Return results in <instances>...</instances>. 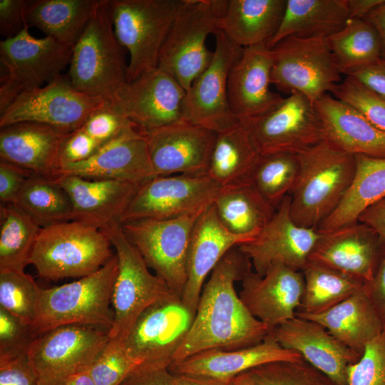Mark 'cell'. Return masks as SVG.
Masks as SVG:
<instances>
[{"instance_id":"obj_1","label":"cell","mask_w":385,"mask_h":385,"mask_svg":"<svg viewBox=\"0 0 385 385\" xmlns=\"http://www.w3.org/2000/svg\"><path fill=\"white\" fill-rule=\"evenodd\" d=\"M251 266L237 246L219 261L202 287L190 328L171 365L210 349L249 347L270 333L248 311L235 288V282L242 281L251 272Z\"/></svg>"},{"instance_id":"obj_2","label":"cell","mask_w":385,"mask_h":385,"mask_svg":"<svg viewBox=\"0 0 385 385\" xmlns=\"http://www.w3.org/2000/svg\"><path fill=\"white\" fill-rule=\"evenodd\" d=\"M300 169L289 194L290 215L304 227H317L339 206L355 172V155L326 140L298 154Z\"/></svg>"},{"instance_id":"obj_3","label":"cell","mask_w":385,"mask_h":385,"mask_svg":"<svg viewBox=\"0 0 385 385\" xmlns=\"http://www.w3.org/2000/svg\"><path fill=\"white\" fill-rule=\"evenodd\" d=\"M114 255L98 271L79 279L42 289L33 328L38 335L65 325H89L110 331L112 294L118 273Z\"/></svg>"},{"instance_id":"obj_4","label":"cell","mask_w":385,"mask_h":385,"mask_svg":"<svg viewBox=\"0 0 385 385\" xmlns=\"http://www.w3.org/2000/svg\"><path fill=\"white\" fill-rule=\"evenodd\" d=\"M68 77L77 90L108 101L128 81L124 48L114 31L108 0H97L72 48Z\"/></svg>"},{"instance_id":"obj_5","label":"cell","mask_w":385,"mask_h":385,"mask_svg":"<svg viewBox=\"0 0 385 385\" xmlns=\"http://www.w3.org/2000/svg\"><path fill=\"white\" fill-rule=\"evenodd\" d=\"M99 228L78 220L42 227L29 264L46 279L83 277L100 270L113 255Z\"/></svg>"},{"instance_id":"obj_6","label":"cell","mask_w":385,"mask_h":385,"mask_svg":"<svg viewBox=\"0 0 385 385\" xmlns=\"http://www.w3.org/2000/svg\"><path fill=\"white\" fill-rule=\"evenodd\" d=\"M228 0H183L160 48L158 68L188 91L210 65L214 52L206 45L219 30Z\"/></svg>"},{"instance_id":"obj_7","label":"cell","mask_w":385,"mask_h":385,"mask_svg":"<svg viewBox=\"0 0 385 385\" xmlns=\"http://www.w3.org/2000/svg\"><path fill=\"white\" fill-rule=\"evenodd\" d=\"M101 230L115 250L118 266L112 294L113 324L109 337L123 342L138 317L148 307L162 301L181 299L165 280L150 272L119 222Z\"/></svg>"},{"instance_id":"obj_8","label":"cell","mask_w":385,"mask_h":385,"mask_svg":"<svg viewBox=\"0 0 385 385\" xmlns=\"http://www.w3.org/2000/svg\"><path fill=\"white\" fill-rule=\"evenodd\" d=\"M183 0H108L117 38L130 54L128 81L158 68L163 43Z\"/></svg>"},{"instance_id":"obj_9","label":"cell","mask_w":385,"mask_h":385,"mask_svg":"<svg viewBox=\"0 0 385 385\" xmlns=\"http://www.w3.org/2000/svg\"><path fill=\"white\" fill-rule=\"evenodd\" d=\"M72 48L46 36L36 38L29 26L0 43V113L21 93L41 87L70 63Z\"/></svg>"},{"instance_id":"obj_10","label":"cell","mask_w":385,"mask_h":385,"mask_svg":"<svg viewBox=\"0 0 385 385\" xmlns=\"http://www.w3.org/2000/svg\"><path fill=\"white\" fill-rule=\"evenodd\" d=\"M270 49L271 84L284 93L299 92L314 103L342 80L326 37L289 36Z\"/></svg>"},{"instance_id":"obj_11","label":"cell","mask_w":385,"mask_h":385,"mask_svg":"<svg viewBox=\"0 0 385 385\" xmlns=\"http://www.w3.org/2000/svg\"><path fill=\"white\" fill-rule=\"evenodd\" d=\"M205 208L170 219H144L120 223L126 237L148 267L165 280L180 299L187 283L192 231Z\"/></svg>"},{"instance_id":"obj_12","label":"cell","mask_w":385,"mask_h":385,"mask_svg":"<svg viewBox=\"0 0 385 385\" xmlns=\"http://www.w3.org/2000/svg\"><path fill=\"white\" fill-rule=\"evenodd\" d=\"M109 339V331L80 324L38 335L27 354L39 385H63L71 376L89 369Z\"/></svg>"},{"instance_id":"obj_13","label":"cell","mask_w":385,"mask_h":385,"mask_svg":"<svg viewBox=\"0 0 385 385\" xmlns=\"http://www.w3.org/2000/svg\"><path fill=\"white\" fill-rule=\"evenodd\" d=\"M106 103L103 98L77 90L67 76L61 74L46 85L17 96L0 113V128L35 122L72 133Z\"/></svg>"},{"instance_id":"obj_14","label":"cell","mask_w":385,"mask_h":385,"mask_svg":"<svg viewBox=\"0 0 385 385\" xmlns=\"http://www.w3.org/2000/svg\"><path fill=\"white\" fill-rule=\"evenodd\" d=\"M214 35L216 45L212 59L185 91L181 120L218 133L240 123L230 108L227 81L243 48L231 41L220 30Z\"/></svg>"},{"instance_id":"obj_15","label":"cell","mask_w":385,"mask_h":385,"mask_svg":"<svg viewBox=\"0 0 385 385\" xmlns=\"http://www.w3.org/2000/svg\"><path fill=\"white\" fill-rule=\"evenodd\" d=\"M195 315L181 299L162 301L145 309L123 341L138 368L168 369Z\"/></svg>"},{"instance_id":"obj_16","label":"cell","mask_w":385,"mask_h":385,"mask_svg":"<svg viewBox=\"0 0 385 385\" xmlns=\"http://www.w3.org/2000/svg\"><path fill=\"white\" fill-rule=\"evenodd\" d=\"M260 154H299L324 140L323 128L314 104L293 92L266 114L242 123Z\"/></svg>"},{"instance_id":"obj_17","label":"cell","mask_w":385,"mask_h":385,"mask_svg":"<svg viewBox=\"0 0 385 385\" xmlns=\"http://www.w3.org/2000/svg\"><path fill=\"white\" fill-rule=\"evenodd\" d=\"M220 190L207 174L156 176L139 186L119 222L182 216L212 204Z\"/></svg>"},{"instance_id":"obj_18","label":"cell","mask_w":385,"mask_h":385,"mask_svg":"<svg viewBox=\"0 0 385 385\" xmlns=\"http://www.w3.org/2000/svg\"><path fill=\"white\" fill-rule=\"evenodd\" d=\"M185 94L170 74L156 68L125 83L106 103L145 133L181 120Z\"/></svg>"},{"instance_id":"obj_19","label":"cell","mask_w":385,"mask_h":385,"mask_svg":"<svg viewBox=\"0 0 385 385\" xmlns=\"http://www.w3.org/2000/svg\"><path fill=\"white\" fill-rule=\"evenodd\" d=\"M290 201L287 195L270 222L252 240L237 246L260 276L276 265L302 271L321 235L317 227H301L293 221Z\"/></svg>"},{"instance_id":"obj_20","label":"cell","mask_w":385,"mask_h":385,"mask_svg":"<svg viewBox=\"0 0 385 385\" xmlns=\"http://www.w3.org/2000/svg\"><path fill=\"white\" fill-rule=\"evenodd\" d=\"M143 133L155 177L206 174L215 132L181 120Z\"/></svg>"},{"instance_id":"obj_21","label":"cell","mask_w":385,"mask_h":385,"mask_svg":"<svg viewBox=\"0 0 385 385\" xmlns=\"http://www.w3.org/2000/svg\"><path fill=\"white\" fill-rule=\"evenodd\" d=\"M60 175L115 180L138 185L155 177L145 135L135 125L104 143L88 159L61 167L53 178Z\"/></svg>"},{"instance_id":"obj_22","label":"cell","mask_w":385,"mask_h":385,"mask_svg":"<svg viewBox=\"0 0 385 385\" xmlns=\"http://www.w3.org/2000/svg\"><path fill=\"white\" fill-rule=\"evenodd\" d=\"M384 250L375 230L358 221L321 232L309 261L367 283L373 279Z\"/></svg>"},{"instance_id":"obj_23","label":"cell","mask_w":385,"mask_h":385,"mask_svg":"<svg viewBox=\"0 0 385 385\" xmlns=\"http://www.w3.org/2000/svg\"><path fill=\"white\" fill-rule=\"evenodd\" d=\"M304 289L302 271L270 267L263 276L252 271L242 279L239 297L248 311L271 332L296 317Z\"/></svg>"},{"instance_id":"obj_24","label":"cell","mask_w":385,"mask_h":385,"mask_svg":"<svg viewBox=\"0 0 385 385\" xmlns=\"http://www.w3.org/2000/svg\"><path fill=\"white\" fill-rule=\"evenodd\" d=\"M271 49L265 44L243 48L227 81L228 98L235 118L245 123L274 108L283 97L270 89Z\"/></svg>"},{"instance_id":"obj_25","label":"cell","mask_w":385,"mask_h":385,"mask_svg":"<svg viewBox=\"0 0 385 385\" xmlns=\"http://www.w3.org/2000/svg\"><path fill=\"white\" fill-rule=\"evenodd\" d=\"M272 332L283 347L299 353L338 385H347L348 367L361 357L323 326L309 319L296 316Z\"/></svg>"},{"instance_id":"obj_26","label":"cell","mask_w":385,"mask_h":385,"mask_svg":"<svg viewBox=\"0 0 385 385\" xmlns=\"http://www.w3.org/2000/svg\"><path fill=\"white\" fill-rule=\"evenodd\" d=\"M212 203L206 207L197 219L188 250V278L181 301L194 315L209 273L230 250L255 237L235 235L226 229L219 220Z\"/></svg>"},{"instance_id":"obj_27","label":"cell","mask_w":385,"mask_h":385,"mask_svg":"<svg viewBox=\"0 0 385 385\" xmlns=\"http://www.w3.org/2000/svg\"><path fill=\"white\" fill-rule=\"evenodd\" d=\"M71 133L35 122L0 128V160L53 178L60 169L63 144Z\"/></svg>"},{"instance_id":"obj_28","label":"cell","mask_w":385,"mask_h":385,"mask_svg":"<svg viewBox=\"0 0 385 385\" xmlns=\"http://www.w3.org/2000/svg\"><path fill=\"white\" fill-rule=\"evenodd\" d=\"M302 356L283 347L270 332L260 343L245 348L210 349L171 365L173 374H190L232 380L239 374L265 364L299 361Z\"/></svg>"},{"instance_id":"obj_29","label":"cell","mask_w":385,"mask_h":385,"mask_svg":"<svg viewBox=\"0 0 385 385\" xmlns=\"http://www.w3.org/2000/svg\"><path fill=\"white\" fill-rule=\"evenodd\" d=\"M53 179L68 195L74 220L102 229L119 222L140 185L115 180H91L75 175Z\"/></svg>"},{"instance_id":"obj_30","label":"cell","mask_w":385,"mask_h":385,"mask_svg":"<svg viewBox=\"0 0 385 385\" xmlns=\"http://www.w3.org/2000/svg\"><path fill=\"white\" fill-rule=\"evenodd\" d=\"M324 140L351 155L385 158V133L350 105L327 93L314 103Z\"/></svg>"},{"instance_id":"obj_31","label":"cell","mask_w":385,"mask_h":385,"mask_svg":"<svg viewBox=\"0 0 385 385\" xmlns=\"http://www.w3.org/2000/svg\"><path fill=\"white\" fill-rule=\"evenodd\" d=\"M296 316L319 323L360 356L366 345L384 331L365 285L324 312Z\"/></svg>"},{"instance_id":"obj_32","label":"cell","mask_w":385,"mask_h":385,"mask_svg":"<svg viewBox=\"0 0 385 385\" xmlns=\"http://www.w3.org/2000/svg\"><path fill=\"white\" fill-rule=\"evenodd\" d=\"M287 0H228L219 30L242 48L265 44L282 21Z\"/></svg>"},{"instance_id":"obj_33","label":"cell","mask_w":385,"mask_h":385,"mask_svg":"<svg viewBox=\"0 0 385 385\" xmlns=\"http://www.w3.org/2000/svg\"><path fill=\"white\" fill-rule=\"evenodd\" d=\"M260 155L242 123L218 133L206 174L221 188L248 184Z\"/></svg>"},{"instance_id":"obj_34","label":"cell","mask_w":385,"mask_h":385,"mask_svg":"<svg viewBox=\"0 0 385 385\" xmlns=\"http://www.w3.org/2000/svg\"><path fill=\"white\" fill-rule=\"evenodd\" d=\"M349 19L346 0H287L281 24L269 48L289 36L329 37Z\"/></svg>"},{"instance_id":"obj_35","label":"cell","mask_w":385,"mask_h":385,"mask_svg":"<svg viewBox=\"0 0 385 385\" xmlns=\"http://www.w3.org/2000/svg\"><path fill=\"white\" fill-rule=\"evenodd\" d=\"M355 158L352 182L337 209L317 227L321 232L358 222L366 209L385 197V158Z\"/></svg>"},{"instance_id":"obj_36","label":"cell","mask_w":385,"mask_h":385,"mask_svg":"<svg viewBox=\"0 0 385 385\" xmlns=\"http://www.w3.org/2000/svg\"><path fill=\"white\" fill-rule=\"evenodd\" d=\"M97 0H30L28 25L71 48L83 34Z\"/></svg>"},{"instance_id":"obj_37","label":"cell","mask_w":385,"mask_h":385,"mask_svg":"<svg viewBox=\"0 0 385 385\" xmlns=\"http://www.w3.org/2000/svg\"><path fill=\"white\" fill-rule=\"evenodd\" d=\"M212 204L224 227L243 236L255 237L277 210L250 184L221 188Z\"/></svg>"},{"instance_id":"obj_38","label":"cell","mask_w":385,"mask_h":385,"mask_svg":"<svg viewBox=\"0 0 385 385\" xmlns=\"http://www.w3.org/2000/svg\"><path fill=\"white\" fill-rule=\"evenodd\" d=\"M327 38L341 74L352 75L384 57L379 32L364 19H349L341 30Z\"/></svg>"},{"instance_id":"obj_39","label":"cell","mask_w":385,"mask_h":385,"mask_svg":"<svg viewBox=\"0 0 385 385\" xmlns=\"http://www.w3.org/2000/svg\"><path fill=\"white\" fill-rule=\"evenodd\" d=\"M302 272L304 289L296 315L324 312L361 289L366 284L310 261Z\"/></svg>"},{"instance_id":"obj_40","label":"cell","mask_w":385,"mask_h":385,"mask_svg":"<svg viewBox=\"0 0 385 385\" xmlns=\"http://www.w3.org/2000/svg\"><path fill=\"white\" fill-rule=\"evenodd\" d=\"M0 270L24 271L41 227L14 203L0 207Z\"/></svg>"},{"instance_id":"obj_41","label":"cell","mask_w":385,"mask_h":385,"mask_svg":"<svg viewBox=\"0 0 385 385\" xmlns=\"http://www.w3.org/2000/svg\"><path fill=\"white\" fill-rule=\"evenodd\" d=\"M14 203L41 227L74 220L67 192L53 179L34 175L29 178Z\"/></svg>"},{"instance_id":"obj_42","label":"cell","mask_w":385,"mask_h":385,"mask_svg":"<svg viewBox=\"0 0 385 385\" xmlns=\"http://www.w3.org/2000/svg\"><path fill=\"white\" fill-rule=\"evenodd\" d=\"M299 169L298 154L281 152L260 154L248 184L277 210L294 188Z\"/></svg>"},{"instance_id":"obj_43","label":"cell","mask_w":385,"mask_h":385,"mask_svg":"<svg viewBox=\"0 0 385 385\" xmlns=\"http://www.w3.org/2000/svg\"><path fill=\"white\" fill-rule=\"evenodd\" d=\"M233 381L235 385H338L304 359L265 364L239 374Z\"/></svg>"},{"instance_id":"obj_44","label":"cell","mask_w":385,"mask_h":385,"mask_svg":"<svg viewBox=\"0 0 385 385\" xmlns=\"http://www.w3.org/2000/svg\"><path fill=\"white\" fill-rule=\"evenodd\" d=\"M41 290L24 271L0 270V308L32 326Z\"/></svg>"},{"instance_id":"obj_45","label":"cell","mask_w":385,"mask_h":385,"mask_svg":"<svg viewBox=\"0 0 385 385\" xmlns=\"http://www.w3.org/2000/svg\"><path fill=\"white\" fill-rule=\"evenodd\" d=\"M330 93L354 108L374 126L385 133V97L353 76H346L334 87Z\"/></svg>"},{"instance_id":"obj_46","label":"cell","mask_w":385,"mask_h":385,"mask_svg":"<svg viewBox=\"0 0 385 385\" xmlns=\"http://www.w3.org/2000/svg\"><path fill=\"white\" fill-rule=\"evenodd\" d=\"M138 367L123 342L110 337L89 371L96 385H120Z\"/></svg>"},{"instance_id":"obj_47","label":"cell","mask_w":385,"mask_h":385,"mask_svg":"<svg viewBox=\"0 0 385 385\" xmlns=\"http://www.w3.org/2000/svg\"><path fill=\"white\" fill-rule=\"evenodd\" d=\"M347 385H385V330L366 346L347 369Z\"/></svg>"},{"instance_id":"obj_48","label":"cell","mask_w":385,"mask_h":385,"mask_svg":"<svg viewBox=\"0 0 385 385\" xmlns=\"http://www.w3.org/2000/svg\"><path fill=\"white\" fill-rule=\"evenodd\" d=\"M36 337L31 324L0 308V359L26 354Z\"/></svg>"},{"instance_id":"obj_49","label":"cell","mask_w":385,"mask_h":385,"mask_svg":"<svg viewBox=\"0 0 385 385\" xmlns=\"http://www.w3.org/2000/svg\"><path fill=\"white\" fill-rule=\"evenodd\" d=\"M132 125H135L106 103L89 116L81 128L103 145Z\"/></svg>"},{"instance_id":"obj_50","label":"cell","mask_w":385,"mask_h":385,"mask_svg":"<svg viewBox=\"0 0 385 385\" xmlns=\"http://www.w3.org/2000/svg\"><path fill=\"white\" fill-rule=\"evenodd\" d=\"M102 145L81 128H78L71 133L63 144L60 155V168L88 159Z\"/></svg>"},{"instance_id":"obj_51","label":"cell","mask_w":385,"mask_h":385,"mask_svg":"<svg viewBox=\"0 0 385 385\" xmlns=\"http://www.w3.org/2000/svg\"><path fill=\"white\" fill-rule=\"evenodd\" d=\"M0 385H39L27 354L0 359Z\"/></svg>"},{"instance_id":"obj_52","label":"cell","mask_w":385,"mask_h":385,"mask_svg":"<svg viewBox=\"0 0 385 385\" xmlns=\"http://www.w3.org/2000/svg\"><path fill=\"white\" fill-rule=\"evenodd\" d=\"M30 0L0 1V34L4 39L14 37L26 27Z\"/></svg>"},{"instance_id":"obj_53","label":"cell","mask_w":385,"mask_h":385,"mask_svg":"<svg viewBox=\"0 0 385 385\" xmlns=\"http://www.w3.org/2000/svg\"><path fill=\"white\" fill-rule=\"evenodd\" d=\"M34 175L19 165L0 160L1 204L14 203L26 180Z\"/></svg>"},{"instance_id":"obj_54","label":"cell","mask_w":385,"mask_h":385,"mask_svg":"<svg viewBox=\"0 0 385 385\" xmlns=\"http://www.w3.org/2000/svg\"><path fill=\"white\" fill-rule=\"evenodd\" d=\"M368 296L385 330V250L373 279L365 284Z\"/></svg>"},{"instance_id":"obj_55","label":"cell","mask_w":385,"mask_h":385,"mask_svg":"<svg viewBox=\"0 0 385 385\" xmlns=\"http://www.w3.org/2000/svg\"><path fill=\"white\" fill-rule=\"evenodd\" d=\"M120 385H173V374L168 369L137 368Z\"/></svg>"},{"instance_id":"obj_56","label":"cell","mask_w":385,"mask_h":385,"mask_svg":"<svg viewBox=\"0 0 385 385\" xmlns=\"http://www.w3.org/2000/svg\"><path fill=\"white\" fill-rule=\"evenodd\" d=\"M368 87L385 97V57H381L352 75Z\"/></svg>"},{"instance_id":"obj_57","label":"cell","mask_w":385,"mask_h":385,"mask_svg":"<svg viewBox=\"0 0 385 385\" xmlns=\"http://www.w3.org/2000/svg\"><path fill=\"white\" fill-rule=\"evenodd\" d=\"M358 221L374 230L385 246V197L366 209Z\"/></svg>"},{"instance_id":"obj_58","label":"cell","mask_w":385,"mask_h":385,"mask_svg":"<svg viewBox=\"0 0 385 385\" xmlns=\"http://www.w3.org/2000/svg\"><path fill=\"white\" fill-rule=\"evenodd\" d=\"M173 385H235V384L233 379L190 374H173Z\"/></svg>"},{"instance_id":"obj_59","label":"cell","mask_w":385,"mask_h":385,"mask_svg":"<svg viewBox=\"0 0 385 385\" xmlns=\"http://www.w3.org/2000/svg\"><path fill=\"white\" fill-rule=\"evenodd\" d=\"M349 19H363L385 0H346Z\"/></svg>"},{"instance_id":"obj_60","label":"cell","mask_w":385,"mask_h":385,"mask_svg":"<svg viewBox=\"0 0 385 385\" xmlns=\"http://www.w3.org/2000/svg\"><path fill=\"white\" fill-rule=\"evenodd\" d=\"M363 19L379 32L385 48V1L371 11Z\"/></svg>"},{"instance_id":"obj_61","label":"cell","mask_w":385,"mask_h":385,"mask_svg":"<svg viewBox=\"0 0 385 385\" xmlns=\"http://www.w3.org/2000/svg\"><path fill=\"white\" fill-rule=\"evenodd\" d=\"M63 385H96L89 369L78 372L69 377Z\"/></svg>"}]
</instances>
